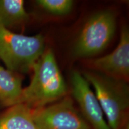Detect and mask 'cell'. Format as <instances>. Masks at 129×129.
Here are the masks:
<instances>
[{
	"label": "cell",
	"instance_id": "277c9868",
	"mask_svg": "<svg viewBox=\"0 0 129 129\" xmlns=\"http://www.w3.org/2000/svg\"><path fill=\"white\" fill-rule=\"evenodd\" d=\"M116 17L112 11L106 10L91 16L81 30L74 48L78 57H90L102 52L114 37Z\"/></svg>",
	"mask_w": 129,
	"mask_h": 129
},
{
	"label": "cell",
	"instance_id": "52a82bcc",
	"mask_svg": "<svg viewBox=\"0 0 129 129\" xmlns=\"http://www.w3.org/2000/svg\"><path fill=\"white\" fill-rule=\"evenodd\" d=\"M93 71L128 82L129 78V31L126 26L121 31L118 44L107 55L88 63Z\"/></svg>",
	"mask_w": 129,
	"mask_h": 129
},
{
	"label": "cell",
	"instance_id": "30bf717a",
	"mask_svg": "<svg viewBox=\"0 0 129 129\" xmlns=\"http://www.w3.org/2000/svg\"><path fill=\"white\" fill-rule=\"evenodd\" d=\"M29 17L23 0H0V25L10 30L25 23Z\"/></svg>",
	"mask_w": 129,
	"mask_h": 129
},
{
	"label": "cell",
	"instance_id": "8fae6325",
	"mask_svg": "<svg viewBox=\"0 0 129 129\" xmlns=\"http://www.w3.org/2000/svg\"><path fill=\"white\" fill-rule=\"evenodd\" d=\"M37 3L47 12L55 15H65L71 11V0H38Z\"/></svg>",
	"mask_w": 129,
	"mask_h": 129
},
{
	"label": "cell",
	"instance_id": "8992f818",
	"mask_svg": "<svg viewBox=\"0 0 129 129\" xmlns=\"http://www.w3.org/2000/svg\"><path fill=\"white\" fill-rule=\"evenodd\" d=\"M72 93L84 118L92 129H110L99 101L83 75L74 71L71 75Z\"/></svg>",
	"mask_w": 129,
	"mask_h": 129
},
{
	"label": "cell",
	"instance_id": "3957f363",
	"mask_svg": "<svg viewBox=\"0 0 129 129\" xmlns=\"http://www.w3.org/2000/svg\"><path fill=\"white\" fill-rule=\"evenodd\" d=\"M44 51L43 35L19 34L0 25V59L9 70L29 72Z\"/></svg>",
	"mask_w": 129,
	"mask_h": 129
},
{
	"label": "cell",
	"instance_id": "5b68a950",
	"mask_svg": "<svg viewBox=\"0 0 129 129\" xmlns=\"http://www.w3.org/2000/svg\"><path fill=\"white\" fill-rule=\"evenodd\" d=\"M32 117L37 129H92L69 97L32 109Z\"/></svg>",
	"mask_w": 129,
	"mask_h": 129
},
{
	"label": "cell",
	"instance_id": "ba28073f",
	"mask_svg": "<svg viewBox=\"0 0 129 129\" xmlns=\"http://www.w3.org/2000/svg\"><path fill=\"white\" fill-rule=\"evenodd\" d=\"M22 90L19 74L0 66V105L9 108L20 104Z\"/></svg>",
	"mask_w": 129,
	"mask_h": 129
},
{
	"label": "cell",
	"instance_id": "6da1fadb",
	"mask_svg": "<svg viewBox=\"0 0 129 129\" xmlns=\"http://www.w3.org/2000/svg\"><path fill=\"white\" fill-rule=\"evenodd\" d=\"M32 69L31 81L23 88L20 104L37 109L65 97L67 84L52 50H45Z\"/></svg>",
	"mask_w": 129,
	"mask_h": 129
},
{
	"label": "cell",
	"instance_id": "7a4b0ae2",
	"mask_svg": "<svg viewBox=\"0 0 129 129\" xmlns=\"http://www.w3.org/2000/svg\"><path fill=\"white\" fill-rule=\"evenodd\" d=\"M83 75L94 88L110 129H128V82L95 71Z\"/></svg>",
	"mask_w": 129,
	"mask_h": 129
},
{
	"label": "cell",
	"instance_id": "9c48e42d",
	"mask_svg": "<svg viewBox=\"0 0 129 129\" xmlns=\"http://www.w3.org/2000/svg\"><path fill=\"white\" fill-rule=\"evenodd\" d=\"M0 129H37L32 109L24 104L7 108L0 115Z\"/></svg>",
	"mask_w": 129,
	"mask_h": 129
}]
</instances>
